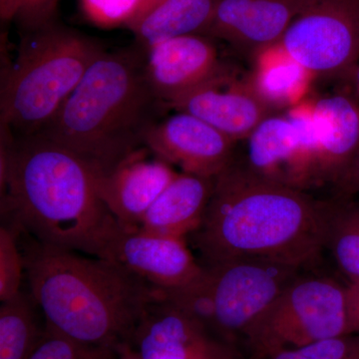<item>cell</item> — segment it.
<instances>
[{
    "instance_id": "5bb4252c",
    "label": "cell",
    "mask_w": 359,
    "mask_h": 359,
    "mask_svg": "<svg viewBox=\"0 0 359 359\" xmlns=\"http://www.w3.org/2000/svg\"><path fill=\"white\" fill-rule=\"evenodd\" d=\"M316 0H221L204 36L223 40L252 58L280 42L292 21Z\"/></svg>"
},
{
    "instance_id": "f546056e",
    "label": "cell",
    "mask_w": 359,
    "mask_h": 359,
    "mask_svg": "<svg viewBox=\"0 0 359 359\" xmlns=\"http://www.w3.org/2000/svg\"><path fill=\"white\" fill-rule=\"evenodd\" d=\"M20 0H0V16L2 20H11L15 18Z\"/></svg>"
},
{
    "instance_id": "7402d4cb",
    "label": "cell",
    "mask_w": 359,
    "mask_h": 359,
    "mask_svg": "<svg viewBox=\"0 0 359 359\" xmlns=\"http://www.w3.org/2000/svg\"><path fill=\"white\" fill-rule=\"evenodd\" d=\"M41 335L25 294L20 292L13 299L1 302L0 359H29Z\"/></svg>"
},
{
    "instance_id": "ba28073f",
    "label": "cell",
    "mask_w": 359,
    "mask_h": 359,
    "mask_svg": "<svg viewBox=\"0 0 359 359\" xmlns=\"http://www.w3.org/2000/svg\"><path fill=\"white\" fill-rule=\"evenodd\" d=\"M314 98L269 115L248 137L241 163L252 174L280 185L311 190L320 187Z\"/></svg>"
},
{
    "instance_id": "1f68e13d",
    "label": "cell",
    "mask_w": 359,
    "mask_h": 359,
    "mask_svg": "<svg viewBox=\"0 0 359 359\" xmlns=\"http://www.w3.org/2000/svg\"><path fill=\"white\" fill-rule=\"evenodd\" d=\"M118 359H138L137 358L136 354L134 353V351H132L131 346L129 344L127 346H123L122 348H120L119 351V358Z\"/></svg>"
},
{
    "instance_id": "ffe728a7",
    "label": "cell",
    "mask_w": 359,
    "mask_h": 359,
    "mask_svg": "<svg viewBox=\"0 0 359 359\" xmlns=\"http://www.w3.org/2000/svg\"><path fill=\"white\" fill-rule=\"evenodd\" d=\"M221 0H165L128 26L145 50L165 40L204 35Z\"/></svg>"
},
{
    "instance_id": "ac0fdd59",
    "label": "cell",
    "mask_w": 359,
    "mask_h": 359,
    "mask_svg": "<svg viewBox=\"0 0 359 359\" xmlns=\"http://www.w3.org/2000/svg\"><path fill=\"white\" fill-rule=\"evenodd\" d=\"M215 178L184 172L177 174L151 205L139 226L172 237L186 238L192 235L202 224Z\"/></svg>"
},
{
    "instance_id": "3957f363",
    "label": "cell",
    "mask_w": 359,
    "mask_h": 359,
    "mask_svg": "<svg viewBox=\"0 0 359 359\" xmlns=\"http://www.w3.org/2000/svg\"><path fill=\"white\" fill-rule=\"evenodd\" d=\"M25 276L46 327L91 346L122 348L161 290L101 257L32 243Z\"/></svg>"
},
{
    "instance_id": "2e32d148",
    "label": "cell",
    "mask_w": 359,
    "mask_h": 359,
    "mask_svg": "<svg viewBox=\"0 0 359 359\" xmlns=\"http://www.w3.org/2000/svg\"><path fill=\"white\" fill-rule=\"evenodd\" d=\"M211 39L204 35H186L159 42L146 50L149 82L167 107L209 80L223 65Z\"/></svg>"
},
{
    "instance_id": "484cf974",
    "label": "cell",
    "mask_w": 359,
    "mask_h": 359,
    "mask_svg": "<svg viewBox=\"0 0 359 359\" xmlns=\"http://www.w3.org/2000/svg\"><path fill=\"white\" fill-rule=\"evenodd\" d=\"M138 7L139 0H80L85 20L104 29L128 26Z\"/></svg>"
},
{
    "instance_id": "d6986e66",
    "label": "cell",
    "mask_w": 359,
    "mask_h": 359,
    "mask_svg": "<svg viewBox=\"0 0 359 359\" xmlns=\"http://www.w3.org/2000/svg\"><path fill=\"white\" fill-rule=\"evenodd\" d=\"M250 59L252 83L273 112L287 110L309 98L316 77L297 62L280 41L257 52Z\"/></svg>"
},
{
    "instance_id": "d6a6232c",
    "label": "cell",
    "mask_w": 359,
    "mask_h": 359,
    "mask_svg": "<svg viewBox=\"0 0 359 359\" xmlns=\"http://www.w3.org/2000/svg\"><path fill=\"white\" fill-rule=\"evenodd\" d=\"M351 80H353L354 87H355L356 93H358V95L359 96V65H358V67H356L355 71H354Z\"/></svg>"
},
{
    "instance_id": "e0dca14e",
    "label": "cell",
    "mask_w": 359,
    "mask_h": 359,
    "mask_svg": "<svg viewBox=\"0 0 359 359\" xmlns=\"http://www.w3.org/2000/svg\"><path fill=\"white\" fill-rule=\"evenodd\" d=\"M320 187L334 186L359 148V103L346 92L314 98Z\"/></svg>"
},
{
    "instance_id": "4dcf8cb0",
    "label": "cell",
    "mask_w": 359,
    "mask_h": 359,
    "mask_svg": "<svg viewBox=\"0 0 359 359\" xmlns=\"http://www.w3.org/2000/svg\"><path fill=\"white\" fill-rule=\"evenodd\" d=\"M164 1L165 0H139L138 11H137L136 16H135L134 20L132 21L131 23L140 20V18L145 16L146 14L150 13L151 11H153V9L160 6V4H163ZM131 23H130V25H131ZM128 26H127V27H128Z\"/></svg>"
},
{
    "instance_id": "7a4b0ae2",
    "label": "cell",
    "mask_w": 359,
    "mask_h": 359,
    "mask_svg": "<svg viewBox=\"0 0 359 359\" xmlns=\"http://www.w3.org/2000/svg\"><path fill=\"white\" fill-rule=\"evenodd\" d=\"M1 207L42 244L98 257L119 222L81 158L32 135L1 134Z\"/></svg>"
},
{
    "instance_id": "52a82bcc",
    "label": "cell",
    "mask_w": 359,
    "mask_h": 359,
    "mask_svg": "<svg viewBox=\"0 0 359 359\" xmlns=\"http://www.w3.org/2000/svg\"><path fill=\"white\" fill-rule=\"evenodd\" d=\"M209 282L212 334L236 347L273 306L302 268L264 259L204 266Z\"/></svg>"
},
{
    "instance_id": "4316f807",
    "label": "cell",
    "mask_w": 359,
    "mask_h": 359,
    "mask_svg": "<svg viewBox=\"0 0 359 359\" xmlns=\"http://www.w3.org/2000/svg\"><path fill=\"white\" fill-rule=\"evenodd\" d=\"M60 0H20L15 20L28 32L53 23Z\"/></svg>"
},
{
    "instance_id": "d4e9b609",
    "label": "cell",
    "mask_w": 359,
    "mask_h": 359,
    "mask_svg": "<svg viewBox=\"0 0 359 359\" xmlns=\"http://www.w3.org/2000/svg\"><path fill=\"white\" fill-rule=\"evenodd\" d=\"M266 359H359V335L346 334L283 349Z\"/></svg>"
},
{
    "instance_id": "4fadbf2b",
    "label": "cell",
    "mask_w": 359,
    "mask_h": 359,
    "mask_svg": "<svg viewBox=\"0 0 359 359\" xmlns=\"http://www.w3.org/2000/svg\"><path fill=\"white\" fill-rule=\"evenodd\" d=\"M237 142L200 118L177 112L149 131L145 147L184 173L215 178L235 160Z\"/></svg>"
},
{
    "instance_id": "8992f818",
    "label": "cell",
    "mask_w": 359,
    "mask_h": 359,
    "mask_svg": "<svg viewBox=\"0 0 359 359\" xmlns=\"http://www.w3.org/2000/svg\"><path fill=\"white\" fill-rule=\"evenodd\" d=\"M346 334H353L348 283L299 275L245 340L255 358L266 359L283 349Z\"/></svg>"
},
{
    "instance_id": "44dd1931",
    "label": "cell",
    "mask_w": 359,
    "mask_h": 359,
    "mask_svg": "<svg viewBox=\"0 0 359 359\" xmlns=\"http://www.w3.org/2000/svg\"><path fill=\"white\" fill-rule=\"evenodd\" d=\"M325 249L348 283L359 280V196L328 201Z\"/></svg>"
},
{
    "instance_id": "6da1fadb",
    "label": "cell",
    "mask_w": 359,
    "mask_h": 359,
    "mask_svg": "<svg viewBox=\"0 0 359 359\" xmlns=\"http://www.w3.org/2000/svg\"><path fill=\"white\" fill-rule=\"evenodd\" d=\"M328 201L252 174L233 160L215 178L199 230L204 264L264 259L302 268L325 250Z\"/></svg>"
},
{
    "instance_id": "9c48e42d",
    "label": "cell",
    "mask_w": 359,
    "mask_h": 359,
    "mask_svg": "<svg viewBox=\"0 0 359 359\" xmlns=\"http://www.w3.org/2000/svg\"><path fill=\"white\" fill-rule=\"evenodd\" d=\"M280 43L316 78L351 79L359 60V0H316Z\"/></svg>"
},
{
    "instance_id": "83f0119b",
    "label": "cell",
    "mask_w": 359,
    "mask_h": 359,
    "mask_svg": "<svg viewBox=\"0 0 359 359\" xmlns=\"http://www.w3.org/2000/svg\"><path fill=\"white\" fill-rule=\"evenodd\" d=\"M334 198L358 197L359 196V148L348 166L332 186Z\"/></svg>"
},
{
    "instance_id": "9a60e30c",
    "label": "cell",
    "mask_w": 359,
    "mask_h": 359,
    "mask_svg": "<svg viewBox=\"0 0 359 359\" xmlns=\"http://www.w3.org/2000/svg\"><path fill=\"white\" fill-rule=\"evenodd\" d=\"M147 148L130 155L107 173L96 174L99 196L125 226H139L146 212L177 176L172 165L147 159Z\"/></svg>"
},
{
    "instance_id": "603a6c76",
    "label": "cell",
    "mask_w": 359,
    "mask_h": 359,
    "mask_svg": "<svg viewBox=\"0 0 359 359\" xmlns=\"http://www.w3.org/2000/svg\"><path fill=\"white\" fill-rule=\"evenodd\" d=\"M119 351L79 344L46 327L29 359H118Z\"/></svg>"
},
{
    "instance_id": "8fae6325",
    "label": "cell",
    "mask_w": 359,
    "mask_h": 359,
    "mask_svg": "<svg viewBox=\"0 0 359 359\" xmlns=\"http://www.w3.org/2000/svg\"><path fill=\"white\" fill-rule=\"evenodd\" d=\"M196 116L235 142L245 140L273 110L257 93L250 73L223 62L209 80L168 104Z\"/></svg>"
},
{
    "instance_id": "cb8c5ba5",
    "label": "cell",
    "mask_w": 359,
    "mask_h": 359,
    "mask_svg": "<svg viewBox=\"0 0 359 359\" xmlns=\"http://www.w3.org/2000/svg\"><path fill=\"white\" fill-rule=\"evenodd\" d=\"M25 275V256L18 245L13 228L2 224L0 228V302L13 299L21 292Z\"/></svg>"
},
{
    "instance_id": "7c38bea8",
    "label": "cell",
    "mask_w": 359,
    "mask_h": 359,
    "mask_svg": "<svg viewBox=\"0 0 359 359\" xmlns=\"http://www.w3.org/2000/svg\"><path fill=\"white\" fill-rule=\"evenodd\" d=\"M129 346L138 359L240 358L235 346L163 299L162 292L148 306Z\"/></svg>"
},
{
    "instance_id": "5b68a950",
    "label": "cell",
    "mask_w": 359,
    "mask_h": 359,
    "mask_svg": "<svg viewBox=\"0 0 359 359\" xmlns=\"http://www.w3.org/2000/svg\"><path fill=\"white\" fill-rule=\"evenodd\" d=\"M103 47L54 23L28 32L0 93V122L14 137L39 133L57 115Z\"/></svg>"
},
{
    "instance_id": "277c9868",
    "label": "cell",
    "mask_w": 359,
    "mask_h": 359,
    "mask_svg": "<svg viewBox=\"0 0 359 359\" xmlns=\"http://www.w3.org/2000/svg\"><path fill=\"white\" fill-rule=\"evenodd\" d=\"M166 110L149 82L143 47L104 51L55 118L35 135L104 174L145 148L149 131Z\"/></svg>"
},
{
    "instance_id": "f1b7e54d",
    "label": "cell",
    "mask_w": 359,
    "mask_h": 359,
    "mask_svg": "<svg viewBox=\"0 0 359 359\" xmlns=\"http://www.w3.org/2000/svg\"><path fill=\"white\" fill-rule=\"evenodd\" d=\"M348 294L353 334L359 335V280L348 283Z\"/></svg>"
},
{
    "instance_id": "30bf717a",
    "label": "cell",
    "mask_w": 359,
    "mask_h": 359,
    "mask_svg": "<svg viewBox=\"0 0 359 359\" xmlns=\"http://www.w3.org/2000/svg\"><path fill=\"white\" fill-rule=\"evenodd\" d=\"M97 257L108 259L160 290L193 282L204 271L185 238L118 224Z\"/></svg>"
}]
</instances>
